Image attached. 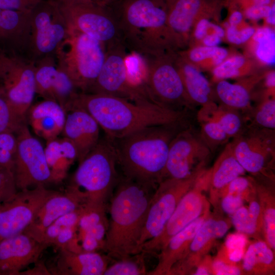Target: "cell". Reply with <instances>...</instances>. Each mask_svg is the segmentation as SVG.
<instances>
[{
  "label": "cell",
  "mask_w": 275,
  "mask_h": 275,
  "mask_svg": "<svg viewBox=\"0 0 275 275\" xmlns=\"http://www.w3.org/2000/svg\"><path fill=\"white\" fill-rule=\"evenodd\" d=\"M210 154L208 146L189 131L175 135L170 145L163 179H182L202 166Z\"/></svg>",
  "instance_id": "obj_16"
},
{
  "label": "cell",
  "mask_w": 275,
  "mask_h": 275,
  "mask_svg": "<svg viewBox=\"0 0 275 275\" xmlns=\"http://www.w3.org/2000/svg\"><path fill=\"white\" fill-rule=\"evenodd\" d=\"M243 199L239 195L227 194L220 197L218 203L220 202L223 211L231 216L238 209L243 205Z\"/></svg>",
  "instance_id": "obj_48"
},
{
  "label": "cell",
  "mask_w": 275,
  "mask_h": 275,
  "mask_svg": "<svg viewBox=\"0 0 275 275\" xmlns=\"http://www.w3.org/2000/svg\"><path fill=\"white\" fill-rule=\"evenodd\" d=\"M17 191L13 172L0 169V204L11 198Z\"/></svg>",
  "instance_id": "obj_46"
},
{
  "label": "cell",
  "mask_w": 275,
  "mask_h": 275,
  "mask_svg": "<svg viewBox=\"0 0 275 275\" xmlns=\"http://www.w3.org/2000/svg\"><path fill=\"white\" fill-rule=\"evenodd\" d=\"M256 182L252 178L239 176L228 184L219 192L218 200L222 195L229 194L239 195L244 201L248 202L251 195L256 192Z\"/></svg>",
  "instance_id": "obj_39"
},
{
  "label": "cell",
  "mask_w": 275,
  "mask_h": 275,
  "mask_svg": "<svg viewBox=\"0 0 275 275\" xmlns=\"http://www.w3.org/2000/svg\"><path fill=\"white\" fill-rule=\"evenodd\" d=\"M168 1V0H165V1Z\"/></svg>",
  "instance_id": "obj_63"
},
{
  "label": "cell",
  "mask_w": 275,
  "mask_h": 275,
  "mask_svg": "<svg viewBox=\"0 0 275 275\" xmlns=\"http://www.w3.org/2000/svg\"><path fill=\"white\" fill-rule=\"evenodd\" d=\"M273 130L263 128L232 143L234 155L245 172L272 178L270 168L274 159Z\"/></svg>",
  "instance_id": "obj_17"
},
{
  "label": "cell",
  "mask_w": 275,
  "mask_h": 275,
  "mask_svg": "<svg viewBox=\"0 0 275 275\" xmlns=\"http://www.w3.org/2000/svg\"><path fill=\"white\" fill-rule=\"evenodd\" d=\"M210 27L212 28L213 30L214 31V34L217 35L219 37H223L224 35V30L220 26H219L217 25H215L214 24H210Z\"/></svg>",
  "instance_id": "obj_60"
},
{
  "label": "cell",
  "mask_w": 275,
  "mask_h": 275,
  "mask_svg": "<svg viewBox=\"0 0 275 275\" xmlns=\"http://www.w3.org/2000/svg\"><path fill=\"white\" fill-rule=\"evenodd\" d=\"M242 19V13L238 11H235L230 15L229 22L230 25L236 26L241 21Z\"/></svg>",
  "instance_id": "obj_56"
},
{
  "label": "cell",
  "mask_w": 275,
  "mask_h": 275,
  "mask_svg": "<svg viewBox=\"0 0 275 275\" xmlns=\"http://www.w3.org/2000/svg\"><path fill=\"white\" fill-rule=\"evenodd\" d=\"M0 87L15 112L26 121L36 94L35 62L0 50Z\"/></svg>",
  "instance_id": "obj_9"
},
{
  "label": "cell",
  "mask_w": 275,
  "mask_h": 275,
  "mask_svg": "<svg viewBox=\"0 0 275 275\" xmlns=\"http://www.w3.org/2000/svg\"><path fill=\"white\" fill-rule=\"evenodd\" d=\"M244 63L243 57H233L217 66L213 71V75L220 79L239 76L244 72L242 69Z\"/></svg>",
  "instance_id": "obj_41"
},
{
  "label": "cell",
  "mask_w": 275,
  "mask_h": 275,
  "mask_svg": "<svg viewBox=\"0 0 275 275\" xmlns=\"http://www.w3.org/2000/svg\"><path fill=\"white\" fill-rule=\"evenodd\" d=\"M66 113L62 133L76 147L79 163L100 140V127L91 115L82 108L72 107Z\"/></svg>",
  "instance_id": "obj_23"
},
{
  "label": "cell",
  "mask_w": 275,
  "mask_h": 275,
  "mask_svg": "<svg viewBox=\"0 0 275 275\" xmlns=\"http://www.w3.org/2000/svg\"><path fill=\"white\" fill-rule=\"evenodd\" d=\"M69 26L56 0H42L31 12V32L26 57L34 62L55 56L69 35Z\"/></svg>",
  "instance_id": "obj_8"
},
{
  "label": "cell",
  "mask_w": 275,
  "mask_h": 275,
  "mask_svg": "<svg viewBox=\"0 0 275 275\" xmlns=\"http://www.w3.org/2000/svg\"><path fill=\"white\" fill-rule=\"evenodd\" d=\"M213 259L212 257L206 255L199 262L192 272L194 275H210L212 274V264Z\"/></svg>",
  "instance_id": "obj_53"
},
{
  "label": "cell",
  "mask_w": 275,
  "mask_h": 275,
  "mask_svg": "<svg viewBox=\"0 0 275 275\" xmlns=\"http://www.w3.org/2000/svg\"><path fill=\"white\" fill-rule=\"evenodd\" d=\"M108 8L130 51L149 57L169 54L166 51L173 46L165 0H119Z\"/></svg>",
  "instance_id": "obj_3"
},
{
  "label": "cell",
  "mask_w": 275,
  "mask_h": 275,
  "mask_svg": "<svg viewBox=\"0 0 275 275\" xmlns=\"http://www.w3.org/2000/svg\"><path fill=\"white\" fill-rule=\"evenodd\" d=\"M170 55L143 56L147 69L145 87L151 101L175 110L174 106H183L189 100L180 73Z\"/></svg>",
  "instance_id": "obj_12"
},
{
  "label": "cell",
  "mask_w": 275,
  "mask_h": 275,
  "mask_svg": "<svg viewBox=\"0 0 275 275\" xmlns=\"http://www.w3.org/2000/svg\"><path fill=\"white\" fill-rule=\"evenodd\" d=\"M204 170L182 179L166 178L158 184L149 206L140 241L143 244L160 235L182 197L193 187Z\"/></svg>",
  "instance_id": "obj_11"
},
{
  "label": "cell",
  "mask_w": 275,
  "mask_h": 275,
  "mask_svg": "<svg viewBox=\"0 0 275 275\" xmlns=\"http://www.w3.org/2000/svg\"><path fill=\"white\" fill-rule=\"evenodd\" d=\"M221 42V37L215 34L211 35H207L203 38V43L206 46L215 47L216 46Z\"/></svg>",
  "instance_id": "obj_55"
},
{
  "label": "cell",
  "mask_w": 275,
  "mask_h": 275,
  "mask_svg": "<svg viewBox=\"0 0 275 275\" xmlns=\"http://www.w3.org/2000/svg\"><path fill=\"white\" fill-rule=\"evenodd\" d=\"M36 94L57 102L66 112L80 91L59 66L55 56L35 62Z\"/></svg>",
  "instance_id": "obj_18"
},
{
  "label": "cell",
  "mask_w": 275,
  "mask_h": 275,
  "mask_svg": "<svg viewBox=\"0 0 275 275\" xmlns=\"http://www.w3.org/2000/svg\"><path fill=\"white\" fill-rule=\"evenodd\" d=\"M209 177V170H204L193 187L181 199L163 231L143 244L142 252L160 251L171 237L209 209V204L204 194L208 188Z\"/></svg>",
  "instance_id": "obj_13"
},
{
  "label": "cell",
  "mask_w": 275,
  "mask_h": 275,
  "mask_svg": "<svg viewBox=\"0 0 275 275\" xmlns=\"http://www.w3.org/2000/svg\"><path fill=\"white\" fill-rule=\"evenodd\" d=\"M70 1H74V2H87V3H89V2H93L92 1V0H70Z\"/></svg>",
  "instance_id": "obj_62"
},
{
  "label": "cell",
  "mask_w": 275,
  "mask_h": 275,
  "mask_svg": "<svg viewBox=\"0 0 275 275\" xmlns=\"http://www.w3.org/2000/svg\"><path fill=\"white\" fill-rule=\"evenodd\" d=\"M44 150L51 182H59L65 178L71 165L77 160L76 148L64 136L46 141Z\"/></svg>",
  "instance_id": "obj_29"
},
{
  "label": "cell",
  "mask_w": 275,
  "mask_h": 275,
  "mask_svg": "<svg viewBox=\"0 0 275 275\" xmlns=\"http://www.w3.org/2000/svg\"><path fill=\"white\" fill-rule=\"evenodd\" d=\"M157 185L123 176L110 198V219L103 249L121 259L142 253L140 241Z\"/></svg>",
  "instance_id": "obj_1"
},
{
  "label": "cell",
  "mask_w": 275,
  "mask_h": 275,
  "mask_svg": "<svg viewBox=\"0 0 275 275\" xmlns=\"http://www.w3.org/2000/svg\"><path fill=\"white\" fill-rule=\"evenodd\" d=\"M117 165L114 145L107 138L100 140L79 163L73 185L84 189L86 206L106 208L120 179Z\"/></svg>",
  "instance_id": "obj_5"
},
{
  "label": "cell",
  "mask_w": 275,
  "mask_h": 275,
  "mask_svg": "<svg viewBox=\"0 0 275 275\" xmlns=\"http://www.w3.org/2000/svg\"><path fill=\"white\" fill-rule=\"evenodd\" d=\"M256 191L261 206L262 235L265 242L275 250V197L272 188L256 182Z\"/></svg>",
  "instance_id": "obj_32"
},
{
  "label": "cell",
  "mask_w": 275,
  "mask_h": 275,
  "mask_svg": "<svg viewBox=\"0 0 275 275\" xmlns=\"http://www.w3.org/2000/svg\"><path fill=\"white\" fill-rule=\"evenodd\" d=\"M255 32L254 29L252 27L246 28L239 31L235 26L230 25L227 30V38L229 42L240 44L246 42L253 36Z\"/></svg>",
  "instance_id": "obj_50"
},
{
  "label": "cell",
  "mask_w": 275,
  "mask_h": 275,
  "mask_svg": "<svg viewBox=\"0 0 275 275\" xmlns=\"http://www.w3.org/2000/svg\"><path fill=\"white\" fill-rule=\"evenodd\" d=\"M231 224L226 217L210 214L193 237L185 256L174 265L169 275L191 274L216 240L226 234Z\"/></svg>",
  "instance_id": "obj_19"
},
{
  "label": "cell",
  "mask_w": 275,
  "mask_h": 275,
  "mask_svg": "<svg viewBox=\"0 0 275 275\" xmlns=\"http://www.w3.org/2000/svg\"><path fill=\"white\" fill-rule=\"evenodd\" d=\"M228 55L226 49L218 47H199L189 51L188 57L193 62H200L204 60L212 59L213 65H219Z\"/></svg>",
  "instance_id": "obj_42"
},
{
  "label": "cell",
  "mask_w": 275,
  "mask_h": 275,
  "mask_svg": "<svg viewBox=\"0 0 275 275\" xmlns=\"http://www.w3.org/2000/svg\"><path fill=\"white\" fill-rule=\"evenodd\" d=\"M106 52L102 42L69 29L68 37L55 57L77 89L80 92H88L102 69Z\"/></svg>",
  "instance_id": "obj_6"
},
{
  "label": "cell",
  "mask_w": 275,
  "mask_h": 275,
  "mask_svg": "<svg viewBox=\"0 0 275 275\" xmlns=\"http://www.w3.org/2000/svg\"><path fill=\"white\" fill-rule=\"evenodd\" d=\"M173 124L145 127L112 141L124 177L158 185L163 179Z\"/></svg>",
  "instance_id": "obj_4"
},
{
  "label": "cell",
  "mask_w": 275,
  "mask_h": 275,
  "mask_svg": "<svg viewBox=\"0 0 275 275\" xmlns=\"http://www.w3.org/2000/svg\"><path fill=\"white\" fill-rule=\"evenodd\" d=\"M181 59L175 63L189 100L202 106L211 102V90L207 79L193 65Z\"/></svg>",
  "instance_id": "obj_30"
},
{
  "label": "cell",
  "mask_w": 275,
  "mask_h": 275,
  "mask_svg": "<svg viewBox=\"0 0 275 275\" xmlns=\"http://www.w3.org/2000/svg\"><path fill=\"white\" fill-rule=\"evenodd\" d=\"M198 119L203 133L211 141L219 143L229 138L217 122L201 110L198 113Z\"/></svg>",
  "instance_id": "obj_43"
},
{
  "label": "cell",
  "mask_w": 275,
  "mask_h": 275,
  "mask_svg": "<svg viewBox=\"0 0 275 275\" xmlns=\"http://www.w3.org/2000/svg\"><path fill=\"white\" fill-rule=\"evenodd\" d=\"M119 0H92L96 4L103 7H108Z\"/></svg>",
  "instance_id": "obj_59"
},
{
  "label": "cell",
  "mask_w": 275,
  "mask_h": 275,
  "mask_svg": "<svg viewBox=\"0 0 275 275\" xmlns=\"http://www.w3.org/2000/svg\"><path fill=\"white\" fill-rule=\"evenodd\" d=\"M210 214L207 210L171 237L160 250L157 265L147 274L168 275L174 265L185 256L193 237Z\"/></svg>",
  "instance_id": "obj_27"
},
{
  "label": "cell",
  "mask_w": 275,
  "mask_h": 275,
  "mask_svg": "<svg viewBox=\"0 0 275 275\" xmlns=\"http://www.w3.org/2000/svg\"><path fill=\"white\" fill-rule=\"evenodd\" d=\"M266 85L269 88H273L275 85L274 72H270L266 76Z\"/></svg>",
  "instance_id": "obj_57"
},
{
  "label": "cell",
  "mask_w": 275,
  "mask_h": 275,
  "mask_svg": "<svg viewBox=\"0 0 275 275\" xmlns=\"http://www.w3.org/2000/svg\"><path fill=\"white\" fill-rule=\"evenodd\" d=\"M209 172L210 201L216 206L219 192L233 180L245 173L234 155L232 143L226 146Z\"/></svg>",
  "instance_id": "obj_28"
},
{
  "label": "cell",
  "mask_w": 275,
  "mask_h": 275,
  "mask_svg": "<svg viewBox=\"0 0 275 275\" xmlns=\"http://www.w3.org/2000/svg\"><path fill=\"white\" fill-rule=\"evenodd\" d=\"M254 119L263 128L274 130L275 128V100L268 99L256 108Z\"/></svg>",
  "instance_id": "obj_44"
},
{
  "label": "cell",
  "mask_w": 275,
  "mask_h": 275,
  "mask_svg": "<svg viewBox=\"0 0 275 275\" xmlns=\"http://www.w3.org/2000/svg\"><path fill=\"white\" fill-rule=\"evenodd\" d=\"M56 1L69 29L99 40L107 49L125 45L117 21L108 7L93 2Z\"/></svg>",
  "instance_id": "obj_7"
},
{
  "label": "cell",
  "mask_w": 275,
  "mask_h": 275,
  "mask_svg": "<svg viewBox=\"0 0 275 275\" xmlns=\"http://www.w3.org/2000/svg\"><path fill=\"white\" fill-rule=\"evenodd\" d=\"M77 227H67L63 229L53 242L52 245L58 249H67L71 241L76 236Z\"/></svg>",
  "instance_id": "obj_51"
},
{
  "label": "cell",
  "mask_w": 275,
  "mask_h": 275,
  "mask_svg": "<svg viewBox=\"0 0 275 275\" xmlns=\"http://www.w3.org/2000/svg\"><path fill=\"white\" fill-rule=\"evenodd\" d=\"M16 136L17 147L13 173L17 190L52 182L44 147L32 135L26 124Z\"/></svg>",
  "instance_id": "obj_10"
},
{
  "label": "cell",
  "mask_w": 275,
  "mask_h": 275,
  "mask_svg": "<svg viewBox=\"0 0 275 275\" xmlns=\"http://www.w3.org/2000/svg\"><path fill=\"white\" fill-rule=\"evenodd\" d=\"M25 124L26 121L15 112L0 87V133L12 132L16 134Z\"/></svg>",
  "instance_id": "obj_36"
},
{
  "label": "cell",
  "mask_w": 275,
  "mask_h": 275,
  "mask_svg": "<svg viewBox=\"0 0 275 275\" xmlns=\"http://www.w3.org/2000/svg\"><path fill=\"white\" fill-rule=\"evenodd\" d=\"M31 12L0 8L1 50L26 57L31 32Z\"/></svg>",
  "instance_id": "obj_24"
},
{
  "label": "cell",
  "mask_w": 275,
  "mask_h": 275,
  "mask_svg": "<svg viewBox=\"0 0 275 275\" xmlns=\"http://www.w3.org/2000/svg\"><path fill=\"white\" fill-rule=\"evenodd\" d=\"M46 267L51 275H102L108 266V258L96 252H75L58 249Z\"/></svg>",
  "instance_id": "obj_22"
},
{
  "label": "cell",
  "mask_w": 275,
  "mask_h": 275,
  "mask_svg": "<svg viewBox=\"0 0 275 275\" xmlns=\"http://www.w3.org/2000/svg\"><path fill=\"white\" fill-rule=\"evenodd\" d=\"M271 11V6L268 5H255L248 7L245 10V15L250 19H258L267 17Z\"/></svg>",
  "instance_id": "obj_52"
},
{
  "label": "cell",
  "mask_w": 275,
  "mask_h": 275,
  "mask_svg": "<svg viewBox=\"0 0 275 275\" xmlns=\"http://www.w3.org/2000/svg\"><path fill=\"white\" fill-rule=\"evenodd\" d=\"M253 39L258 44L256 49L257 57L268 64L275 61V35L271 29L265 27L258 29L253 35Z\"/></svg>",
  "instance_id": "obj_37"
},
{
  "label": "cell",
  "mask_w": 275,
  "mask_h": 275,
  "mask_svg": "<svg viewBox=\"0 0 275 275\" xmlns=\"http://www.w3.org/2000/svg\"><path fill=\"white\" fill-rule=\"evenodd\" d=\"M241 267L243 274H273L274 252L265 241H254L247 249Z\"/></svg>",
  "instance_id": "obj_31"
},
{
  "label": "cell",
  "mask_w": 275,
  "mask_h": 275,
  "mask_svg": "<svg viewBox=\"0 0 275 275\" xmlns=\"http://www.w3.org/2000/svg\"><path fill=\"white\" fill-rule=\"evenodd\" d=\"M42 0H0V8L5 10L31 12Z\"/></svg>",
  "instance_id": "obj_49"
},
{
  "label": "cell",
  "mask_w": 275,
  "mask_h": 275,
  "mask_svg": "<svg viewBox=\"0 0 275 275\" xmlns=\"http://www.w3.org/2000/svg\"><path fill=\"white\" fill-rule=\"evenodd\" d=\"M49 246L22 233L0 241V275H18Z\"/></svg>",
  "instance_id": "obj_20"
},
{
  "label": "cell",
  "mask_w": 275,
  "mask_h": 275,
  "mask_svg": "<svg viewBox=\"0 0 275 275\" xmlns=\"http://www.w3.org/2000/svg\"><path fill=\"white\" fill-rule=\"evenodd\" d=\"M210 22L206 19H201L198 23L195 31V36L198 39H203L206 35L208 29L210 28Z\"/></svg>",
  "instance_id": "obj_54"
},
{
  "label": "cell",
  "mask_w": 275,
  "mask_h": 275,
  "mask_svg": "<svg viewBox=\"0 0 275 275\" xmlns=\"http://www.w3.org/2000/svg\"><path fill=\"white\" fill-rule=\"evenodd\" d=\"M58 191L45 185L19 190L0 205V241L23 233L44 203Z\"/></svg>",
  "instance_id": "obj_14"
},
{
  "label": "cell",
  "mask_w": 275,
  "mask_h": 275,
  "mask_svg": "<svg viewBox=\"0 0 275 275\" xmlns=\"http://www.w3.org/2000/svg\"><path fill=\"white\" fill-rule=\"evenodd\" d=\"M86 202L85 193L71 185L58 191L42 206L23 233L38 241L44 230L60 217L80 208Z\"/></svg>",
  "instance_id": "obj_21"
},
{
  "label": "cell",
  "mask_w": 275,
  "mask_h": 275,
  "mask_svg": "<svg viewBox=\"0 0 275 275\" xmlns=\"http://www.w3.org/2000/svg\"><path fill=\"white\" fill-rule=\"evenodd\" d=\"M147 274L142 253L119 259L108 266L103 275H143Z\"/></svg>",
  "instance_id": "obj_35"
},
{
  "label": "cell",
  "mask_w": 275,
  "mask_h": 275,
  "mask_svg": "<svg viewBox=\"0 0 275 275\" xmlns=\"http://www.w3.org/2000/svg\"><path fill=\"white\" fill-rule=\"evenodd\" d=\"M266 21L267 22L271 24H274L275 23V5H274V2H273L271 6V11L268 15V16L266 17Z\"/></svg>",
  "instance_id": "obj_58"
},
{
  "label": "cell",
  "mask_w": 275,
  "mask_h": 275,
  "mask_svg": "<svg viewBox=\"0 0 275 275\" xmlns=\"http://www.w3.org/2000/svg\"><path fill=\"white\" fill-rule=\"evenodd\" d=\"M254 4L259 5H268L271 0H252Z\"/></svg>",
  "instance_id": "obj_61"
},
{
  "label": "cell",
  "mask_w": 275,
  "mask_h": 275,
  "mask_svg": "<svg viewBox=\"0 0 275 275\" xmlns=\"http://www.w3.org/2000/svg\"><path fill=\"white\" fill-rule=\"evenodd\" d=\"M212 274H243L241 265L230 259L225 246L222 248L217 256L212 260Z\"/></svg>",
  "instance_id": "obj_40"
},
{
  "label": "cell",
  "mask_w": 275,
  "mask_h": 275,
  "mask_svg": "<svg viewBox=\"0 0 275 275\" xmlns=\"http://www.w3.org/2000/svg\"><path fill=\"white\" fill-rule=\"evenodd\" d=\"M16 147L17 139L15 133H0V169L13 172Z\"/></svg>",
  "instance_id": "obj_38"
},
{
  "label": "cell",
  "mask_w": 275,
  "mask_h": 275,
  "mask_svg": "<svg viewBox=\"0 0 275 275\" xmlns=\"http://www.w3.org/2000/svg\"><path fill=\"white\" fill-rule=\"evenodd\" d=\"M228 108L218 107L211 101L202 106L201 111L217 122L230 138L238 134L242 124L239 115Z\"/></svg>",
  "instance_id": "obj_34"
},
{
  "label": "cell",
  "mask_w": 275,
  "mask_h": 275,
  "mask_svg": "<svg viewBox=\"0 0 275 275\" xmlns=\"http://www.w3.org/2000/svg\"><path fill=\"white\" fill-rule=\"evenodd\" d=\"M217 95L223 103L232 109H244L250 103V86L219 81L216 86Z\"/></svg>",
  "instance_id": "obj_33"
},
{
  "label": "cell",
  "mask_w": 275,
  "mask_h": 275,
  "mask_svg": "<svg viewBox=\"0 0 275 275\" xmlns=\"http://www.w3.org/2000/svg\"><path fill=\"white\" fill-rule=\"evenodd\" d=\"M248 202H249L248 207L249 217L254 233V237L258 238L260 234H262L263 217L256 191L251 195Z\"/></svg>",
  "instance_id": "obj_45"
},
{
  "label": "cell",
  "mask_w": 275,
  "mask_h": 275,
  "mask_svg": "<svg viewBox=\"0 0 275 275\" xmlns=\"http://www.w3.org/2000/svg\"><path fill=\"white\" fill-rule=\"evenodd\" d=\"M126 49L124 45L120 44L107 49L102 69L94 84L86 93L104 94L136 102L151 101L129 81Z\"/></svg>",
  "instance_id": "obj_15"
},
{
  "label": "cell",
  "mask_w": 275,
  "mask_h": 275,
  "mask_svg": "<svg viewBox=\"0 0 275 275\" xmlns=\"http://www.w3.org/2000/svg\"><path fill=\"white\" fill-rule=\"evenodd\" d=\"M87 111L111 141L120 139L145 127L176 124L182 112L153 101L133 102L112 95L79 92L71 107Z\"/></svg>",
  "instance_id": "obj_2"
},
{
  "label": "cell",
  "mask_w": 275,
  "mask_h": 275,
  "mask_svg": "<svg viewBox=\"0 0 275 275\" xmlns=\"http://www.w3.org/2000/svg\"><path fill=\"white\" fill-rule=\"evenodd\" d=\"M66 115L65 111L57 102L43 99L32 105L26 119L34 133L48 141L58 138L62 133Z\"/></svg>",
  "instance_id": "obj_25"
},
{
  "label": "cell",
  "mask_w": 275,
  "mask_h": 275,
  "mask_svg": "<svg viewBox=\"0 0 275 275\" xmlns=\"http://www.w3.org/2000/svg\"><path fill=\"white\" fill-rule=\"evenodd\" d=\"M231 216V224L238 232L253 237L247 207L242 206Z\"/></svg>",
  "instance_id": "obj_47"
},
{
  "label": "cell",
  "mask_w": 275,
  "mask_h": 275,
  "mask_svg": "<svg viewBox=\"0 0 275 275\" xmlns=\"http://www.w3.org/2000/svg\"><path fill=\"white\" fill-rule=\"evenodd\" d=\"M167 25L172 46L181 44L196 18L206 9L204 0H168Z\"/></svg>",
  "instance_id": "obj_26"
}]
</instances>
